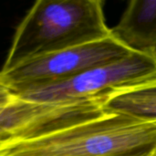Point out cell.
<instances>
[{"mask_svg":"<svg viewBox=\"0 0 156 156\" xmlns=\"http://www.w3.org/2000/svg\"><path fill=\"white\" fill-rule=\"evenodd\" d=\"M132 52L111 34L101 41L49 53L9 71H0V74L14 93L69 79L90 69L122 59Z\"/></svg>","mask_w":156,"mask_h":156,"instance_id":"obj_4","label":"cell"},{"mask_svg":"<svg viewBox=\"0 0 156 156\" xmlns=\"http://www.w3.org/2000/svg\"><path fill=\"white\" fill-rule=\"evenodd\" d=\"M156 82V53L133 51L129 56L69 79L14 92L36 103L66 105L100 102L112 95Z\"/></svg>","mask_w":156,"mask_h":156,"instance_id":"obj_3","label":"cell"},{"mask_svg":"<svg viewBox=\"0 0 156 156\" xmlns=\"http://www.w3.org/2000/svg\"><path fill=\"white\" fill-rule=\"evenodd\" d=\"M16 100V97L9 87L5 83L0 74V108L5 107Z\"/></svg>","mask_w":156,"mask_h":156,"instance_id":"obj_8","label":"cell"},{"mask_svg":"<svg viewBox=\"0 0 156 156\" xmlns=\"http://www.w3.org/2000/svg\"><path fill=\"white\" fill-rule=\"evenodd\" d=\"M103 111L156 124V82L112 95L104 103Z\"/></svg>","mask_w":156,"mask_h":156,"instance_id":"obj_7","label":"cell"},{"mask_svg":"<svg viewBox=\"0 0 156 156\" xmlns=\"http://www.w3.org/2000/svg\"><path fill=\"white\" fill-rule=\"evenodd\" d=\"M104 113L99 102L53 105L17 99L0 108V148L10 142L61 130Z\"/></svg>","mask_w":156,"mask_h":156,"instance_id":"obj_5","label":"cell"},{"mask_svg":"<svg viewBox=\"0 0 156 156\" xmlns=\"http://www.w3.org/2000/svg\"><path fill=\"white\" fill-rule=\"evenodd\" d=\"M111 34L132 51L156 53V0L130 1Z\"/></svg>","mask_w":156,"mask_h":156,"instance_id":"obj_6","label":"cell"},{"mask_svg":"<svg viewBox=\"0 0 156 156\" xmlns=\"http://www.w3.org/2000/svg\"><path fill=\"white\" fill-rule=\"evenodd\" d=\"M155 147L156 124L104 112L61 130L7 143L0 156H150Z\"/></svg>","mask_w":156,"mask_h":156,"instance_id":"obj_2","label":"cell"},{"mask_svg":"<svg viewBox=\"0 0 156 156\" xmlns=\"http://www.w3.org/2000/svg\"><path fill=\"white\" fill-rule=\"evenodd\" d=\"M150 156H156V147L154 148V150L152 152V154H150Z\"/></svg>","mask_w":156,"mask_h":156,"instance_id":"obj_9","label":"cell"},{"mask_svg":"<svg viewBox=\"0 0 156 156\" xmlns=\"http://www.w3.org/2000/svg\"><path fill=\"white\" fill-rule=\"evenodd\" d=\"M101 0H38L18 24L1 72L111 36Z\"/></svg>","mask_w":156,"mask_h":156,"instance_id":"obj_1","label":"cell"}]
</instances>
